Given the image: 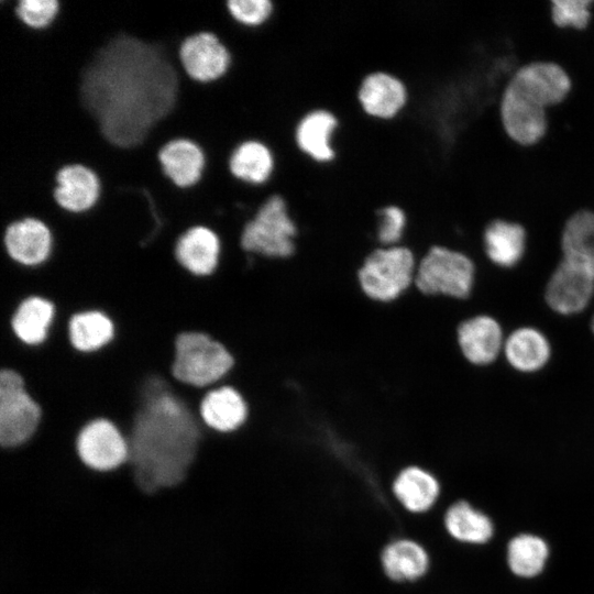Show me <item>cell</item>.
Segmentation results:
<instances>
[{
  "instance_id": "cell-7",
  "label": "cell",
  "mask_w": 594,
  "mask_h": 594,
  "mask_svg": "<svg viewBox=\"0 0 594 594\" xmlns=\"http://www.w3.org/2000/svg\"><path fill=\"white\" fill-rule=\"evenodd\" d=\"M74 449L81 463L96 472L113 471L129 461L125 435L107 418L85 424L76 435Z\"/></svg>"
},
{
  "instance_id": "cell-34",
  "label": "cell",
  "mask_w": 594,
  "mask_h": 594,
  "mask_svg": "<svg viewBox=\"0 0 594 594\" xmlns=\"http://www.w3.org/2000/svg\"><path fill=\"white\" fill-rule=\"evenodd\" d=\"M591 329H592V331L594 333V312H593L592 318H591Z\"/></svg>"
},
{
  "instance_id": "cell-23",
  "label": "cell",
  "mask_w": 594,
  "mask_h": 594,
  "mask_svg": "<svg viewBox=\"0 0 594 594\" xmlns=\"http://www.w3.org/2000/svg\"><path fill=\"white\" fill-rule=\"evenodd\" d=\"M70 346L84 354L96 353L116 337V324L103 311L88 309L73 314L66 322Z\"/></svg>"
},
{
  "instance_id": "cell-29",
  "label": "cell",
  "mask_w": 594,
  "mask_h": 594,
  "mask_svg": "<svg viewBox=\"0 0 594 594\" xmlns=\"http://www.w3.org/2000/svg\"><path fill=\"white\" fill-rule=\"evenodd\" d=\"M549 554V546L543 538L528 532L519 534L507 544L506 561L513 574L530 579L543 571Z\"/></svg>"
},
{
  "instance_id": "cell-21",
  "label": "cell",
  "mask_w": 594,
  "mask_h": 594,
  "mask_svg": "<svg viewBox=\"0 0 594 594\" xmlns=\"http://www.w3.org/2000/svg\"><path fill=\"white\" fill-rule=\"evenodd\" d=\"M442 525L447 536L461 546H481L494 535L492 519L465 498L449 504L442 515Z\"/></svg>"
},
{
  "instance_id": "cell-27",
  "label": "cell",
  "mask_w": 594,
  "mask_h": 594,
  "mask_svg": "<svg viewBox=\"0 0 594 594\" xmlns=\"http://www.w3.org/2000/svg\"><path fill=\"white\" fill-rule=\"evenodd\" d=\"M562 258L594 277V212L587 209L572 215L561 238Z\"/></svg>"
},
{
  "instance_id": "cell-13",
  "label": "cell",
  "mask_w": 594,
  "mask_h": 594,
  "mask_svg": "<svg viewBox=\"0 0 594 594\" xmlns=\"http://www.w3.org/2000/svg\"><path fill=\"white\" fill-rule=\"evenodd\" d=\"M392 494L399 506L411 515H426L440 502L442 484L430 470L420 465L403 468L392 482Z\"/></svg>"
},
{
  "instance_id": "cell-6",
  "label": "cell",
  "mask_w": 594,
  "mask_h": 594,
  "mask_svg": "<svg viewBox=\"0 0 594 594\" xmlns=\"http://www.w3.org/2000/svg\"><path fill=\"white\" fill-rule=\"evenodd\" d=\"M43 409L26 388L23 376L12 369H0V444L18 449L37 433Z\"/></svg>"
},
{
  "instance_id": "cell-14",
  "label": "cell",
  "mask_w": 594,
  "mask_h": 594,
  "mask_svg": "<svg viewBox=\"0 0 594 594\" xmlns=\"http://www.w3.org/2000/svg\"><path fill=\"white\" fill-rule=\"evenodd\" d=\"M384 575L396 584H413L430 572L432 559L418 540L399 537L385 544L380 557Z\"/></svg>"
},
{
  "instance_id": "cell-12",
  "label": "cell",
  "mask_w": 594,
  "mask_h": 594,
  "mask_svg": "<svg viewBox=\"0 0 594 594\" xmlns=\"http://www.w3.org/2000/svg\"><path fill=\"white\" fill-rule=\"evenodd\" d=\"M3 243L8 256L14 263L23 267H36L50 258L53 235L42 220L24 218L7 227Z\"/></svg>"
},
{
  "instance_id": "cell-1",
  "label": "cell",
  "mask_w": 594,
  "mask_h": 594,
  "mask_svg": "<svg viewBox=\"0 0 594 594\" xmlns=\"http://www.w3.org/2000/svg\"><path fill=\"white\" fill-rule=\"evenodd\" d=\"M200 392L169 375L150 374L139 383L123 433L134 482L146 492L176 486L187 476L207 428L198 415Z\"/></svg>"
},
{
  "instance_id": "cell-4",
  "label": "cell",
  "mask_w": 594,
  "mask_h": 594,
  "mask_svg": "<svg viewBox=\"0 0 594 594\" xmlns=\"http://www.w3.org/2000/svg\"><path fill=\"white\" fill-rule=\"evenodd\" d=\"M297 233L285 199L273 194L245 223L240 245L243 251L265 258L284 260L295 253Z\"/></svg>"
},
{
  "instance_id": "cell-28",
  "label": "cell",
  "mask_w": 594,
  "mask_h": 594,
  "mask_svg": "<svg viewBox=\"0 0 594 594\" xmlns=\"http://www.w3.org/2000/svg\"><path fill=\"white\" fill-rule=\"evenodd\" d=\"M229 169L234 178L245 184H266L275 169V157L271 148L258 140L240 143L231 153Z\"/></svg>"
},
{
  "instance_id": "cell-22",
  "label": "cell",
  "mask_w": 594,
  "mask_h": 594,
  "mask_svg": "<svg viewBox=\"0 0 594 594\" xmlns=\"http://www.w3.org/2000/svg\"><path fill=\"white\" fill-rule=\"evenodd\" d=\"M158 161L165 176L182 189L200 180L206 164L201 147L188 139L172 140L163 145Z\"/></svg>"
},
{
  "instance_id": "cell-20",
  "label": "cell",
  "mask_w": 594,
  "mask_h": 594,
  "mask_svg": "<svg viewBox=\"0 0 594 594\" xmlns=\"http://www.w3.org/2000/svg\"><path fill=\"white\" fill-rule=\"evenodd\" d=\"M99 196V178L89 167L72 164L57 172L54 199L62 209L84 213L97 204Z\"/></svg>"
},
{
  "instance_id": "cell-8",
  "label": "cell",
  "mask_w": 594,
  "mask_h": 594,
  "mask_svg": "<svg viewBox=\"0 0 594 594\" xmlns=\"http://www.w3.org/2000/svg\"><path fill=\"white\" fill-rule=\"evenodd\" d=\"M507 86L529 102L548 110L565 99L571 80L558 64L534 62L518 68Z\"/></svg>"
},
{
  "instance_id": "cell-32",
  "label": "cell",
  "mask_w": 594,
  "mask_h": 594,
  "mask_svg": "<svg viewBox=\"0 0 594 594\" xmlns=\"http://www.w3.org/2000/svg\"><path fill=\"white\" fill-rule=\"evenodd\" d=\"M376 213L380 246L400 245L407 228L406 212L399 206L389 205L382 207Z\"/></svg>"
},
{
  "instance_id": "cell-26",
  "label": "cell",
  "mask_w": 594,
  "mask_h": 594,
  "mask_svg": "<svg viewBox=\"0 0 594 594\" xmlns=\"http://www.w3.org/2000/svg\"><path fill=\"white\" fill-rule=\"evenodd\" d=\"M527 234L516 222L496 219L487 224L483 234L487 258L502 268L515 267L524 257Z\"/></svg>"
},
{
  "instance_id": "cell-17",
  "label": "cell",
  "mask_w": 594,
  "mask_h": 594,
  "mask_svg": "<svg viewBox=\"0 0 594 594\" xmlns=\"http://www.w3.org/2000/svg\"><path fill=\"white\" fill-rule=\"evenodd\" d=\"M57 310L50 299L32 295L19 302L6 328L12 338L25 346H40L46 342L54 326Z\"/></svg>"
},
{
  "instance_id": "cell-3",
  "label": "cell",
  "mask_w": 594,
  "mask_h": 594,
  "mask_svg": "<svg viewBox=\"0 0 594 594\" xmlns=\"http://www.w3.org/2000/svg\"><path fill=\"white\" fill-rule=\"evenodd\" d=\"M417 263L413 251L404 245L378 246L358 272L360 287L375 302H394L414 286Z\"/></svg>"
},
{
  "instance_id": "cell-16",
  "label": "cell",
  "mask_w": 594,
  "mask_h": 594,
  "mask_svg": "<svg viewBox=\"0 0 594 594\" xmlns=\"http://www.w3.org/2000/svg\"><path fill=\"white\" fill-rule=\"evenodd\" d=\"M222 252L219 235L204 226H196L183 232L174 246L178 265L196 277L211 276L218 268Z\"/></svg>"
},
{
  "instance_id": "cell-9",
  "label": "cell",
  "mask_w": 594,
  "mask_h": 594,
  "mask_svg": "<svg viewBox=\"0 0 594 594\" xmlns=\"http://www.w3.org/2000/svg\"><path fill=\"white\" fill-rule=\"evenodd\" d=\"M178 57L184 73L200 84L220 79L231 65L229 50L210 32H200L185 38L180 44Z\"/></svg>"
},
{
  "instance_id": "cell-30",
  "label": "cell",
  "mask_w": 594,
  "mask_h": 594,
  "mask_svg": "<svg viewBox=\"0 0 594 594\" xmlns=\"http://www.w3.org/2000/svg\"><path fill=\"white\" fill-rule=\"evenodd\" d=\"M551 20L559 29L585 30L591 21L594 0H550Z\"/></svg>"
},
{
  "instance_id": "cell-25",
  "label": "cell",
  "mask_w": 594,
  "mask_h": 594,
  "mask_svg": "<svg viewBox=\"0 0 594 594\" xmlns=\"http://www.w3.org/2000/svg\"><path fill=\"white\" fill-rule=\"evenodd\" d=\"M338 127V118L331 111L312 110L304 116L296 127V144L315 162L329 163L334 157L331 141Z\"/></svg>"
},
{
  "instance_id": "cell-31",
  "label": "cell",
  "mask_w": 594,
  "mask_h": 594,
  "mask_svg": "<svg viewBox=\"0 0 594 594\" xmlns=\"http://www.w3.org/2000/svg\"><path fill=\"white\" fill-rule=\"evenodd\" d=\"M15 14L31 30L48 28L59 11V0H16Z\"/></svg>"
},
{
  "instance_id": "cell-10",
  "label": "cell",
  "mask_w": 594,
  "mask_h": 594,
  "mask_svg": "<svg viewBox=\"0 0 594 594\" xmlns=\"http://www.w3.org/2000/svg\"><path fill=\"white\" fill-rule=\"evenodd\" d=\"M544 299L559 315L582 314L594 299V277L562 258L547 283Z\"/></svg>"
},
{
  "instance_id": "cell-5",
  "label": "cell",
  "mask_w": 594,
  "mask_h": 594,
  "mask_svg": "<svg viewBox=\"0 0 594 594\" xmlns=\"http://www.w3.org/2000/svg\"><path fill=\"white\" fill-rule=\"evenodd\" d=\"M475 272L469 256L436 245L418 261L414 287L426 296L466 299L474 286Z\"/></svg>"
},
{
  "instance_id": "cell-19",
  "label": "cell",
  "mask_w": 594,
  "mask_h": 594,
  "mask_svg": "<svg viewBox=\"0 0 594 594\" xmlns=\"http://www.w3.org/2000/svg\"><path fill=\"white\" fill-rule=\"evenodd\" d=\"M501 117L507 134L520 145L536 144L547 130V109L540 108L506 86Z\"/></svg>"
},
{
  "instance_id": "cell-33",
  "label": "cell",
  "mask_w": 594,
  "mask_h": 594,
  "mask_svg": "<svg viewBox=\"0 0 594 594\" xmlns=\"http://www.w3.org/2000/svg\"><path fill=\"white\" fill-rule=\"evenodd\" d=\"M231 18L248 28L265 24L274 12L273 0H227Z\"/></svg>"
},
{
  "instance_id": "cell-11",
  "label": "cell",
  "mask_w": 594,
  "mask_h": 594,
  "mask_svg": "<svg viewBox=\"0 0 594 594\" xmlns=\"http://www.w3.org/2000/svg\"><path fill=\"white\" fill-rule=\"evenodd\" d=\"M198 415L208 430L230 435L248 422L250 406L239 389L222 383L204 391L198 403Z\"/></svg>"
},
{
  "instance_id": "cell-15",
  "label": "cell",
  "mask_w": 594,
  "mask_h": 594,
  "mask_svg": "<svg viewBox=\"0 0 594 594\" xmlns=\"http://www.w3.org/2000/svg\"><path fill=\"white\" fill-rule=\"evenodd\" d=\"M464 359L475 366L493 364L503 353L505 334L497 320L480 315L462 321L457 331Z\"/></svg>"
},
{
  "instance_id": "cell-2",
  "label": "cell",
  "mask_w": 594,
  "mask_h": 594,
  "mask_svg": "<svg viewBox=\"0 0 594 594\" xmlns=\"http://www.w3.org/2000/svg\"><path fill=\"white\" fill-rule=\"evenodd\" d=\"M235 360L229 349L208 333L180 332L174 342L172 380L185 387L207 391L221 384Z\"/></svg>"
},
{
  "instance_id": "cell-24",
  "label": "cell",
  "mask_w": 594,
  "mask_h": 594,
  "mask_svg": "<svg viewBox=\"0 0 594 594\" xmlns=\"http://www.w3.org/2000/svg\"><path fill=\"white\" fill-rule=\"evenodd\" d=\"M503 355L514 370L526 374L536 373L548 364L551 345L539 330L521 327L505 338Z\"/></svg>"
},
{
  "instance_id": "cell-18",
  "label": "cell",
  "mask_w": 594,
  "mask_h": 594,
  "mask_svg": "<svg viewBox=\"0 0 594 594\" xmlns=\"http://www.w3.org/2000/svg\"><path fill=\"white\" fill-rule=\"evenodd\" d=\"M358 98L366 114L380 120H391L406 107L408 92L405 84L396 76L375 72L363 79Z\"/></svg>"
}]
</instances>
